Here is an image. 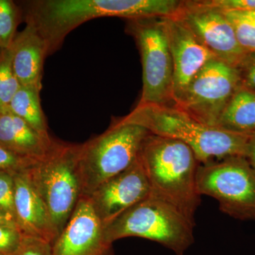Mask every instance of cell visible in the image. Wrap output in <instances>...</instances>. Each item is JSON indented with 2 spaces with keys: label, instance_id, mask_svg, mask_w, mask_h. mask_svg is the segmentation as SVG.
Segmentation results:
<instances>
[{
  "label": "cell",
  "instance_id": "6da1fadb",
  "mask_svg": "<svg viewBox=\"0 0 255 255\" xmlns=\"http://www.w3.org/2000/svg\"><path fill=\"white\" fill-rule=\"evenodd\" d=\"M23 19L36 27L46 42L47 54H53L65 37L82 23L101 17L128 20L174 16L177 0H32L18 3Z\"/></svg>",
  "mask_w": 255,
  "mask_h": 255
},
{
  "label": "cell",
  "instance_id": "7a4b0ae2",
  "mask_svg": "<svg viewBox=\"0 0 255 255\" xmlns=\"http://www.w3.org/2000/svg\"><path fill=\"white\" fill-rule=\"evenodd\" d=\"M138 157L150 183V194L195 223L201 201L196 186L201 163L192 149L179 140L150 132Z\"/></svg>",
  "mask_w": 255,
  "mask_h": 255
},
{
  "label": "cell",
  "instance_id": "3957f363",
  "mask_svg": "<svg viewBox=\"0 0 255 255\" xmlns=\"http://www.w3.org/2000/svg\"><path fill=\"white\" fill-rule=\"evenodd\" d=\"M116 122L133 124L150 133L184 142L200 163L246 153L249 137L201 123L174 105H137Z\"/></svg>",
  "mask_w": 255,
  "mask_h": 255
},
{
  "label": "cell",
  "instance_id": "277c9868",
  "mask_svg": "<svg viewBox=\"0 0 255 255\" xmlns=\"http://www.w3.org/2000/svg\"><path fill=\"white\" fill-rule=\"evenodd\" d=\"M192 222L179 210L150 194L105 227L106 237L114 243L122 238L150 240L183 255L194 243Z\"/></svg>",
  "mask_w": 255,
  "mask_h": 255
},
{
  "label": "cell",
  "instance_id": "5b68a950",
  "mask_svg": "<svg viewBox=\"0 0 255 255\" xmlns=\"http://www.w3.org/2000/svg\"><path fill=\"white\" fill-rule=\"evenodd\" d=\"M80 145L57 140L43 158L27 171L33 187L43 199L58 236L82 196L79 169Z\"/></svg>",
  "mask_w": 255,
  "mask_h": 255
},
{
  "label": "cell",
  "instance_id": "8992f818",
  "mask_svg": "<svg viewBox=\"0 0 255 255\" xmlns=\"http://www.w3.org/2000/svg\"><path fill=\"white\" fill-rule=\"evenodd\" d=\"M149 133L139 126L114 122L103 133L81 144L82 196L89 197L103 183L130 167L138 158Z\"/></svg>",
  "mask_w": 255,
  "mask_h": 255
},
{
  "label": "cell",
  "instance_id": "52a82bcc",
  "mask_svg": "<svg viewBox=\"0 0 255 255\" xmlns=\"http://www.w3.org/2000/svg\"><path fill=\"white\" fill-rule=\"evenodd\" d=\"M196 186L201 196L214 198L228 216L255 219V171L246 157L233 156L201 163Z\"/></svg>",
  "mask_w": 255,
  "mask_h": 255
},
{
  "label": "cell",
  "instance_id": "ba28073f",
  "mask_svg": "<svg viewBox=\"0 0 255 255\" xmlns=\"http://www.w3.org/2000/svg\"><path fill=\"white\" fill-rule=\"evenodd\" d=\"M127 31L138 47L142 90L138 105H174V65L162 18L128 20Z\"/></svg>",
  "mask_w": 255,
  "mask_h": 255
},
{
  "label": "cell",
  "instance_id": "9c48e42d",
  "mask_svg": "<svg viewBox=\"0 0 255 255\" xmlns=\"http://www.w3.org/2000/svg\"><path fill=\"white\" fill-rule=\"evenodd\" d=\"M241 85L238 68L214 58L191 80L174 106L201 123L216 128L228 102Z\"/></svg>",
  "mask_w": 255,
  "mask_h": 255
},
{
  "label": "cell",
  "instance_id": "30bf717a",
  "mask_svg": "<svg viewBox=\"0 0 255 255\" xmlns=\"http://www.w3.org/2000/svg\"><path fill=\"white\" fill-rule=\"evenodd\" d=\"M174 17L182 21L217 58L238 68L246 53L223 11L203 1H182Z\"/></svg>",
  "mask_w": 255,
  "mask_h": 255
},
{
  "label": "cell",
  "instance_id": "8fae6325",
  "mask_svg": "<svg viewBox=\"0 0 255 255\" xmlns=\"http://www.w3.org/2000/svg\"><path fill=\"white\" fill-rule=\"evenodd\" d=\"M150 193V183L138 157L130 167L103 183L89 198L105 227Z\"/></svg>",
  "mask_w": 255,
  "mask_h": 255
},
{
  "label": "cell",
  "instance_id": "7c38bea8",
  "mask_svg": "<svg viewBox=\"0 0 255 255\" xmlns=\"http://www.w3.org/2000/svg\"><path fill=\"white\" fill-rule=\"evenodd\" d=\"M52 255H114L113 243L87 196H82L52 246Z\"/></svg>",
  "mask_w": 255,
  "mask_h": 255
},
{
  "label": "cell",
  "instance_id": "4fadbf2b",
  "mask_svg": "<svg viewBox=\"0 0 255 255\" xmlns=\"http://www.w3.org/2000/svg\"><path fill=\"white\" fill-rule=\"evenodd\" d=\"M174 65V105L191 80L215 56L174 16L162 18Z\"/></svg>",
  "mask_w": 255,
  "mask_h": 255
},
{
  "label": "cell",
  "instance_id": "5bb4252c",
  "mask_svg": "<svg viewBox=\"0 0 255 255\" xmlns=\"http://www.w3.org/2000/svg\"><path fill=\"white\" fill-rule=\"evenodd\" d=\"M15 219L23 236L53 243L58 237L43 199L32 184L27 171L14 174Z\"/></svg>",
  "mask_w": 255,
  "mask_h": 255
},
{
  "label": "cell",
  "instance_id": "9a60e30c",
  "mask_svg": "<svg viewBox=\"0 0 255 255\" xmlns=\"http://www.w3.org/2000/svg\"><path fill=\"white\" fill-rule=\"evenodd\" d=\"M26 23L11 46L13 69L21 86L42 88L43 64L48 56L46 42L33 24Z\"/></svg>",
  "mask_w": 255,
  "mask_h": 255
},
{
  "label": "cell",
  "instance_id": "2e32d148",
  "mask_svg": "<svg viewBox=\"0 0 255 255\" xmlns=\"http://www.w3.org/2000/svg\"><path fill=\"white\" fill-rule=\"evenodd\" d=\"M57 140L38 133L21 118L8 112L0 114V145L18 155L38 161Z\"/></svg>",
  "mask_w": 255,
  "mask_h": 255
},
{
  "label": "cell",
  "instance_id": "e0dca14e",
  "mask_svg": "<svg viewBox=\"0 0 255 255\" xmlns=\"http://www.w3.org/2000/svg\"><path fill=\"white\" fill-rule=\"evenodd\" d=\"M216 128L249 138L255 137V92L243 85L238 87Z\"/></svg>",
  "mask_w": 255,
  "mask_h": 255
},
{
  "label": "cell",
  "instance_id": "ac0fdd59",
  "mask_svg": "<svg viewBox=\"0 0 255 255\" xmlns=\"http://www.w3.org/2000/svg\"><path fill=\"white\" fill-rule=\"evenodd\" d=\"M41 90L39 87L21 85L10 102L9 111L24 121L38 133L48 137L50 135L40 98Z\"/></svg>",
  "mask_w": 255,
  "mask_h": 255
},
{
  "label": "cell",
  "instance_id": "d6986e66",
  "mask_svg": "<svg viewBox=\"0 0 255 255\" xmlns=\"http://www.w3.org/2000/svg\"><path fill=\"white\" fill-rule=\"evenodd\" d=\"M223 12L232 25L243 51L246 54L255 53V10Z\"/></svg>",
  "mask_w": 255,
  "mask_h": 255
},
{
  "label": "cell",
  "instance_id": "ffe728a7",
  "mask_svg": "<svg viewBox=\"0 0 255 255\" xmlns=\"http://www.w3.org/2000/svg\"><path fill=\"white\" fill-rule=\"evenodd\" d=\"M21 87L12 65V50L0 49V114L9 111L10 102Z\"/></svg>",
  "mask_w": 255,
  "mask_h": 255
},
{
  "label": "cell",
  "instance_id": "44dd1931",
  "mask_svg": "<svg viewBox=\"0 0 255 255\" xmlns=\"http://www.w3.org/2000/svg\"><path fill=\"white\" fill-rule=\"evenodd\" d=\"M22 19V11L18 3L12 0H0V49L11 48Z\"/></svg>",
  "mask_w": 255,
  "mask_h": 255
},
{
  "label": "cell",
  "instance_id": "7402d4cb",
  "mask_svg": "<svg viewBox=\"0 0 255 255\" xmlns=\"http://www.w3.org/2000/svg\"><path fill=\"white\" fill-rule=\"evenodd\" d=\"M36 162L0 145V172H8L14 175L26 172Z\"/></svg>",
  "mask_w": 255,
  "mask_h": 255
},
{
  "label": "cell",
  "instance_id": "603a6c76",
  "mask_svg": "<svg viewBox=\"0 0 255 255\" xmlns=\"http://www.w3.org/2000/svg\"><path fill=\"white\" fill-rule=\"evenodd\" d=\"M14 194V175L8 172H0V211L16 223Z\"/></svg>",
  "mask_w": 255,
  "mask_h": 255
},
{
  "label": "cell",
  "instance_id": "cb8c5ba5",
  "mask_svg": "<svg viewBox=\"0 0 255 255\" xmlns=\"http://www.w3.org/2000/svg\"><path fill=\"white\" fill-rule=\"evenodd\" d=\"M23 236L16 224H0V255L14 253L21 246Z\"/></svg>",
  "mask_w": 255,
  "mask_h": 255
},
{
  "label": "cell",
  "instance_id": "d4e9b609",
  "mask_svg": "<svg viewBox=\"0 0 255 255\" xmlns=\"http://www.w3.org/2000/svg\"><path fill=\"white\" fill-rule=\"evenodd\" d=\"M11 255H52V245L38 238L24 236L21 246Z\"/></svg>",
  "mask_w": 255,
  "mask_h": 255
},
{
  "label": "cell",
  "instance_id": "484cf974",
  "mask_svg": "<svg viewBox=\"0 0 255 255\" xmlns=\"http://www.w3.org/2000/svg\"><path fill=\"white\" fill-rule=\"evenodd\" d=\"M206 4L222 11L255 10V0H204Z\"/></svg>",
  "mask_w": 255,
  "mask_h": 255
},
{
  "label": "cell",
  "instance_id": "4316f807",
  "mask_svg": "<svg viewBox=\"0 0 255 255\" xmlns=\"http://www.w3.org/2000/svg\"><path fill=\"white\" fill-rule=\"evenodd\" d=\"M238 69L242 85L255 92V53L247 54Z\"/></svg>",
  "mask_w": 255,
  "mask_h": 255
},
{
  "label": "cell",
  "instance_id": "83f0119b",
  "mask_svg": "<svg viewBox=\"0 0 255 255\" xmlns=\"http://www.w3.org/2000/svg\"><path fill=\"white\" fill-rule=\"evenodd\" d=\"M245 157L255 171V137L250 138Z\"/></svg>",
  "mask_w": 255,
  "mask_h": 255
},
{
  "label": "cell",
  "instance_id": "f1b7e54d",
  "mask_svg": "<svg viewBox=\"0 0 255 255\" xmlns=\"http://www.w3.org/2000/svg\"><path fill=\"white\" fill-rule=\"evenodd\" d=\"M0 224H16V223L11 218L0 211Z\"/></svg>",
  "mask_w": 255,
  "mask_h": 255
},
{
  "label": "cell",
  "instance_id": "f546056e",
  "mask_svg": "<svg viewBox=\"0 0 255 255\" xmlns=\"http://www.w3.org/2000/svg\"></svg>",
  "mask_w": 255,
  "mask_h": 255
}]
</instances>
